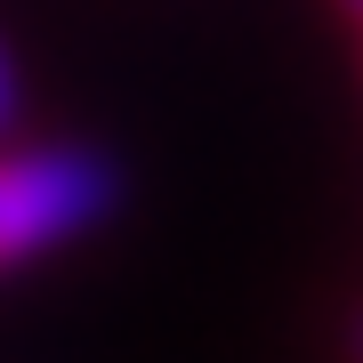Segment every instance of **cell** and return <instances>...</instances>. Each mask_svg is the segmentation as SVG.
Here are the masks:
<instances>
[{"mask_svg":"<svg viewBox=\"0 0 363 363\" xmlns=\"http://www.w3.org/2000/svg\"><path fill=\"white\" fill-rule=\"evenodd\" d=\"M331 16H339V25H347V33L363 40V0H331Z\"/></svg>","mask_w":363,"mask_h":363,"instance_id":"3","label":"cell"},{"mask_svg":"<svg viewBox=\"0 0 363 363\" xmlns=\"http://www.w3.org/2000/svg\"><path fill=\"white\" fill-rule=\"evenodd\" d=\"M130 169L89 138H0V283L81 250L121 218Z\"/></svg>","mask_w":363,"mask_h":363,"instance_id":"1","label":"cell"},{"mask_svg":"<svg viewBox=\"0 0 363 363\" xmlns=\"http://www.w3.org/2000/svg\"><path fill=\"white\" fill-rule=\"evenodd\" d=\"M347 347H355V363H363V315H355V331H347Z\"/></svg>","mask_w":363,"mask_h":363,"instance_id":"4","label":"cell"},{"mask_svg":"<svg viewBox=\"0 0 363 363\" xmlns=\"http://www.w3.org/2000/svg\"><path fill=\"white\" fill-rule=\"evenodd\" d=\"M25 130V65H16V40L0 33V138Z\"/></svg>","mask_w":363,"mask_h":363,"instance_id":"2","label":"cell"}]
</instances>
